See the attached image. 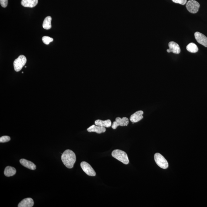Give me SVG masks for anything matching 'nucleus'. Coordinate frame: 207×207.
<instances>
[{
	"label": "nucleus",
	"instance_id": "f3484780",
	"mask_svg": "<svg viewBox=\"0 0 207 207\" xmlns=\"http://www.w3.org/2000/svg\"><path fill=\"white\" fill-rule=\"evenodd\" d=\"M51 17L48 16L45 18L43 24V27L46 30H49L51 28Z\"/></svg>",
	"mask_w": 207,
	"mask_h": 207
},
{
	"label": "nucleus",
	"instance_id": "0eeeda50",
	"mask_svg": "<svg viewBox=\"0 0 207 207\" xmlns=\"http://www.w3.org/2000/svg\"><path fill=\"white\" fill-rule=\"evenodd\" d=\"M129 123V119L127 117H124L122 118H121L120 117H118L115 119V121L113 122L111 126L113 129H115L119 126H127Z\"/></svg>",
	"mask_w": 207,
	"mask_h": 207
},
{
	"label": "nucleus",
	"instance_id": "1a4fd4ad",
	"mask_svg": "<svg viewBox=\"0 0 207 207\" xmlns=\"http://www.w3.org/2000/svg\"><path fill=\"white\" fill-rule=\"evenodd\" d=\"M169 49L167 50L168 53L172 52L175 54H178L181 52V49L179 45L174 41H172L168 44Z\"/></svg>",
	"mask_w": 207,
	"mask_h": 207
},
{
	"label": "nucleus",
	"instance_id": "f257e3e1",
	"mask_svg": "<svg viewBox=\"0 0 207 207\" xmlns=\"http://www.w3.org/2000/svg\"><path fill=\"white\" fill-rule=\"evenodd\" d=\"M61 159L66 167L68 168H72L76 161L75 154L71 150H66L62 154Z\"/></svg>",
	"mask_w": 207,
	"mask_h": 207
},
{
	"label": "nucleus",
	"instance_id": "20e7f679",
	"mask_svg": "<svg viewBox=\"0 0 207 207\" xmlns=\"http://www.w3.org/2000/svg\"><path fill=\"white\" fill-rule=\"evenodd\" d=\"M154 160L155 162L160 168L165 169L168 168V162L163 156L159 153H156L154 155Z\"/></svg>",
	"mask_w": 207,
	"mask_h": 207
},
{
	"label": "nucleus",
	"instance_id": "f03ea898",
	"mask_svg": "<svg viewBox=\"0 0 207 207\" xmlns=\"http://www.w3.org/2000/svg\"><path fill=\"white\" fill-rule=\"evenodd\" d=\"M112 156L125 165L128 164L129 161L127 155L125 151L121 150H114L112 153Z\"/></svg>",
	"mask_w": 207,
	"mask_h": 207
},
{
	"label": "nucleus",
	"instance_id": "6ab92c4d",
	"mask_svg": "<svg viewBox=\"0 0 207 207\" xmlns=\"http://www.w3.org/2000/svg\"><path fill=\"white\" fill-rule=\"evenodd\" d=\"M43 42L46 45H49L50 43L52 42L53 41V38L48 37V36H44L42 39Z\"/></svg>",
	"mask_w": 207,
	"mask_h": 207
},
{
	"label": "nucleus",
	"instance_id": "dca6fc26",
	"mask_svg": "<svg viewBox=\"0 0 207 207\" xmlns=\"http://www.w3.org/2000/svg\"><path fill=\"white\" fill-rule=\"evenodd\" d=\"M16 173V170L14 167L8 166L5 169L4 174L7 177H11Z\"/></svg>",
	"mask_w": 207,
	"mask_h": 207
},
{
	"label": "nucleus",
	"instance_id": "f8f14e48",
	"mask_svg": "<svg viewBox=\"0 0 207 207\" xmlns=\"http://www.w3.org/2000/svg\"><path fill=\"white\" fill-rule=\"evenodd\" d=\"M34 205L33 199L31 198H26L22 200L19 204L18 207H32Z\"/></svg>",
	"mask_w": 207,
	"mask_h": 207
},
{
	"label": "nucleus",
	"instance_id": "4be33fe9",
	"mask_svg": "<svg viewBox=\"0 0 207 207\" xmlns=\"http://www.w3.org/2000/svg\"><path fill=\"white\" fill-rule=\"evenodd\" d=\"M0 3L3 8H6L8 4V0H0Z\"/></svg>",
	"mask_w": 207,
	"mask_h": 207
},
{
	"label": "nucleus",
	"instance_id": "6e6552de",
	"mask_svg": "<svg viewBox=\"0 0 207 207\" xmlns=\"http://www.w3.org/2000/svg\"><path fill=\"white\" fill-rule=\"evenodd\" d=\"M194 37L198 43L207 47V37L206 36L197 32L195 33Z\"/></svg>",
	"mask_w": 207,
	"mask_h": 207
},
{
	"label": "nucleus",
	"instance_id": "9d476101",
	"mask_svg": "<svg viewBox=\"0 0 207 207\" xmlns=\"http://www.w3.org/2000/svg\"><path fill=\"white\" fill-rule=\"evenodd\" d=\"M143 114H144V112L142 110H139V111L136 112L131 115L130 120L133 124L139 122L144 117L143 116Z\"/></svg>",
	"mask_w": 207,
	"mask_h": 207
},
{
	"label": "nucleus",
	"instance_id": "aec40b11",
	"mask_svg": "<svg viewBox=\"0 0 207 207\" xmlns=\"http://www.w3.org/2000/svg\"><path fill=\"white\" fill-rule=\"evenodd\" d=\"M10 140V137L8 136H3L0 138V142H8Z\"/></svg>",
	"mask_w": 207,
	"mask_h": 207
},
{
	"label": "nucleus",
	"instance_id": "412c9836",
	"mask_svg": "<svg viewBox=\"0 0 207 207\" xmlns=\"http://www.w3.org/2000/svg\"><path fill=\"white\" fill-rule=\"evenodd\" d=\"M172 1L174 3L182 5L186 4L187 2V0H172Z\"/></svg>",
	"mask_w": 207,
	"mask_h": 207
},
{
	"label": "nucleus",
	"instance_id": "2eb2a0df",
	"mask_svg": "<svg viewBox=\"0 0 207 207\" xmlns=\"http://www.w3.org/2000/svg\"><path fill=\"white\" fill-rule=\"evenodd\" d=\"M95 124L96 125L105 127H109L112 126L111 120L109 119L106 120H97L95 121Z\"/></svg>",
	"mask_w": 207,
	"mask_h": 207
},
{
	"label": "nucleus",
	"instance_id": "a211bd4d",
	"mask_svg": "<svg viewBox=\"0 0 207 207\" xmlns=\"http://www.w3.org/2000/svg\"><path fill=\"white\" fill-rule=\"evenodd\" d=\"M186 49L189 52L192 53L197 52L198 51V48L197 46L193 43H190L186 46Z\"/></svg>",
	"mask_w": 207,
	"mask_h": 207
},
{
	"label": "nucleus",
	"instance_id": "423d86ee",
	"mask_svg": "<svg viewBox=\"0 0 207 207\" xmlns=\"http://www.w3.org/2000/svg\"><path fill=\"white\" fill-rule=\"evenodd\" d=\"M81 167L83 171L89 176L94 177L96 175V173L92 167L87 162H82L81 163Z\"/></svg>",
	"mask_w": 207,
	"mask_h": 207
},
{
	"label": "nucleus",
	"instance_id": "7ed1b4c3",
	"mask_svg": "<svg viewBox=\"0 0 207 207\" xmlns=\"http://www.w3.org/2000/svg\"><path fill=\"white\" fill-rule=\"evenodd\" d=\"M27 62V58L23 55H21L13 62L14 68L15 71H20Z\"/></svg>",
	"mask_w": 207,
	"mask_h": 207
},
{
	"label": "nucleus",
	"instance_id": "4468645a",
	"mask_svg": "<svg viewBox=\"0 0 207 207\" xmlns=\"http://www.w3.org/2000/svg\"><path fill=\"white\" fill-rule=\"evenodd\" d=\"M38 3V0H22L21 3L24 7L32 8L37 6Z\"/></svg>",
	"mask_w": 207,
	"mask_h": 207
},
{
	"label": "nucleus",
	"instance_id": "9b49d317",
	"mask_svg": "<svg viewBox=\"0 0 207 207\" xmlns=\"http://www.w3.org/2000/svg\"><path fill=\"white\" fill-rule=\"evenodd\" d=\"M87 131L89 132H95L98 134H101L106 132V129L105 127L93 125L87 129Z\"/></svg>",
	"mask_w": 207,
	"mask_h": 207
},
{
	"label": "nucleus",
	"instance_id": "39448f33",
	"mask_svg": "<svg viewBox=\"0 0 207 207\" xmlns=\"http://www.w3.org/2000/svg\"><path fill=\"white\" fill-rule=\"evenodd\" d=\"M186 8L189 13H197L200 8V4L195 0H189L186 3Z\"/></svg>",
	"mask_w": 207,
	"mask_h": 207
},
{
	"label": "nucleus",
	"instance_id": "ddd939ff",
	"mask_svg": "<svg viewBox=\"0 0 207 207\" xmlns=\"http://www.w3.org/2000/svg\"><path fill=\"white\" fill-rule=\"evenodd\" d=\"M20 162L22 165L30 170H34L36 168V166L34 163L32 162L29 161L25 159H21L20 160Z\"/></svg>",
	"mask_w": 207,
	"mask_h": 207
}]
</instances>
